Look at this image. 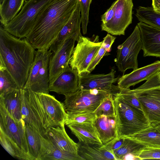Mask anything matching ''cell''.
Here are the masks:
<instances>
[{
    "label": "cell",
    "instance_id": "8fae6325",
    "mask_svg": "<svg viewBox=\"0 0 160 160\" xmlns=\"http://www.w3.org/2000/svg\"><path fill=\"white\" fill-rule=\"evenodd\" d=\"M141 49L140 30L137 25L130 35L118 47L116 64L123 75L128 69L138 68V56Z\"/></svg>",
    "mask_w": 160,
    "mask_h": 160
},
{
    "label": "cell",
    "instance_id": "8992f818",
    "mask_svg": "<svg viewBox=\"0 0 160 160\" xmlns=\"http://www.w3.org/2000/svg\"><path fill=\"white\" fill-rule=\"evenodd\" d=\"M132 90L150 125L160 122V71Z\"/></svg>",
    "mask_w": 160,
    "mask_h": 160
},
{
    "label": "cell",
    "instance_id": "9c48e42d",
    "mask_svg": "<svg viewBox=\"0 0 160 160\" xmlns=\"http://www.w3.org/2000/svg\"><path fill=\"white\" fill-rule=\"evenodd\" d=\"M21 112L26 125L33 127L44 136L50 125L37 93L21 89Z\"/></svg>",
    "mask_w": 160,
    "mask_h": 160
},
{
    "label": "cell",
    "instance_id": "ac0fdd59",
    "mask_svg": "<svg viewBox=\"0 0 160 160\" xmlns=\"http://www.w3.org/2000/svg\"><path fill=\"white\" fill-rule=\"evenodd\" d=\"M160 71V61H157L123 75L119 78L118 86L119 88H129L143 81L148 80Z\"/></svg>",
    "mask_w": 160,
    "mask_h": 160
},
{
    "label": "cell",
    "instance_id": "484cf974",
    "mask_svg": "<svg viewBox=\"0 0 160 160\" xmlns=\"http://www.w3.org/2000/svg\"><path fill=\"white\" fill-rule=\"evenodd\" d=\"M25 0H3L0 4V22L3 26L7 24L18 14Z\"/></svg>",
    "mask_w": 160,
    "mask_h": 160
},
{
    "label": "cell",
    "instance_id": "ffe728a7",
    "mask_svg": "<svg viewBox=\"0 0 160 160\" xmlns=\"http://www.w3.org/2000/svg\"><path fill=\"white\" fill-rule=\"evenodd\" d=\"M81 23V12L78 3L68 20L59 32L57 38L49 49L56 51L67 39L77 34L82 36L80 32Z\"/></svg>",
    "mask_w": 160,
    "mask_h": 160
},
{
    "label": "cell",
    "instance_id": "4dcf8cb0",
    "mask_svg": "<svg viewBox=\"0 0 160 160\" xmlns=\"http://www.w3.org/2000/svg\"><path fill=\"white\" fill-rule=\"evenodd\" d=\"M18 88L16 81L0 58V96Z\"/></svg>",
    "mask_w": 160,
    "mask_h": 160
},
{
    "label": "cell",
    "instance_id": "d6986e66",
    "mask_svg": "<svg viewBox=\"0 0 160 160\" xmlns=\"http://www.w3.org/2000/svg\"><path fill=\"white\" fill-rule=\"evenodd\" d=\"M65 125L48 128L44 137L60 150L73 154H78L80 142L76 143L67 134Z\"/></svg>",
    "mask_w": 160,
    "mask_h": 160
},
{
    "label": "cell",
    "instance_id": "f1b7e54d",
    "mask_svg": "<svg viewBox=\"0 0 160 160\" xmlns=\"http://www.w3.org/2000/svg\"><path fill=\"white\" fill-rule=\"evenodd\" d=\"M26 137L29 153L33 160H37L42 146V136L34 127L26 125Z\"/></svg>",
    "mask_w": 160,
    "mask_h": 160
},
{
    "label": "cell",
    "instance_id": "b9f144b4",
    "mask_svg": "<svg viewBox=\"0 0 160 160\" xmlns=\"http://www.w3.org/2000/svg\"><path fill=\"white\" fill-rule=\"evenodd\" d=\"M3 0H0V4H1Z\"/></svg>",
    "mask_w": 160,
    "mask_h": 160
},
{
    "label": "cell",
    "instance_id": "7c38bea8",
    "mask_svg": "<svg viewBox=\"0 0 160 160\" xmlns=\"http://www.w3.org/2000/svg\"><path fill=\"white\" fill-rule=\"evenodd\" d=\"M113 16L106 24L101 25L102 31L114 35H124L125 31L132 22V0H116Z\"/></svg>",
    "mask_w": 160,
    "mask_h": 160
},
{
    "label": "cell",
    "instance_id": "52a82bcc",
    "mask_svg": "<svg viewBox=\"0 0 160 160\" xmlns=\"http://www.w3.org/2000/svg\"><path fill=\"white\" fill-rule=\"evenodd\" d=\"M52 52L37 49L23 89L36 93L49 94V62Z\"/></svg>",
    "mask_w": 160,
    "mask_h": 160
},
{
    "label": "cell",
    "instance_id": "6da1fadb",
    "mask_svg": "<svg viewBox=\"0 0 160 160\" xmlns=\"http://www.w3.org/2000/svg\"><path fill=\"white\" fill-rule=\"evenodd\" d=\"M78 0H56L41 13L25 38L37 49H49L67 22Z\"/></svg>",
    "mask_w": 160,
    "mask_h": 160
},
{
    "label": "cell",
    "instance_id": "3957f363",
    "mask_svg": "<svg viewBox=\"0 0 160 160\" xmlns=\"http://www.w3.org/2000/svg\"><path fill=\"white\" fill-rule=\"evenodd\" d=\"M0 114V141L2 146L14 158L33 160L29 152L25 121L23 119L18 122L14 120L1 105Z\"/></svg>",
    "mask_w": 160,
    "mask_h": 160
},
{
    "label": "cell",
    "instance_id": "5bb4252c",
    "mask_svg": "<svg viewBox=\"0 0 160 160\" xmlns=\"http://www.w3.org/2000/svg\"><path fill=\"white\" fill-rule=\"evenodd\" d=\"M115 73L116 71L113 68L106 74L82 73L79 75V89H96L107 92L114 96L120 89L118 86L113 84L119 78H115Z\"/></svg>",
    "mask_w": 160,
    "mask_h": 160
},
{
    "label": "cell",
    "instance_id": "4fadbf2b",
    "mask_svg": "<svg viewBox=\"0 0 160 160\" xmlns=\"http://www.w3.org/2000/svg\"><path fill=\"white\" fill-rule=\"evenodd\" d=\"M82 36L76 34L71 37L56 51L52 52L49 62V83L53 82L69 67L75 42Z\"/></svg>",
    "mask_w": 160,
    "mask_h": 160
},
{
    "label": "cell",
    "instance_id": "d4e9b609",
    "mask_svg": "<svg viewBox=\"0 0 160 160\" xmlns=\"http://www.w3.org/2000/svg\"><path fill=\"white\" fill-rule=\"evenodd\" d=\"M85 144L80 142L78 154L84 160H117L113 154L97 145Z\"/></svg>",
    "mask_w": 160,
    "mask_h": 160
},
{
    "label": "cell",
    "instance_id": "44dd1931",
    "mask_svg": "<svg viewBox=\"0 0 160 160\" xmlns=\"http://www.w3.org/2000/svg\"><path fill=\"white\" fill-rule=\"evenodd\" d=\"M92 124L103 144L117 139L115 117L101 115L97 117Z\"/></svg>",
    "mask_w": 160,
    "mask_h": 160
},
{
    "label": "cell",
    "instance_id": "603a6c76",
    "mask_svg": "<svg viewBox=\"0 0 160 160\" xmlns=\"http://www.w3.org/2000/svg\"><path fill=\"white\" fill-rule=\"evenodd\" d=\"M0 105L2 106L8 115L16 122L21 121V89L13 90L0 96Z\"/></svg>",
    "mask_w": 160,
    "mask_h": 160
},
{
    "label": "cell",
    "instance_id": "8d00e7d4",
    "mask_svg": "<svg viewBox=\"0 0 160 160\" xmlns=\"http://www.w3.org/2000/svg\"><path fill=\"white\" fill-rule=\"evenodd\" d=\"M138 158L139 160L160 159V148L146 147L142 151Z\"/></svg>",
    "mask_w": 160,
    "mask_h": 160
},
{
    "label": "cell",
    "instance_id": "836d02e7",
    "mask_svg": "<svg viewBox=\"0 0 160 160\" xmlns=\"http://www.w3.org/2000/svg\"><path fill=\"white\" fill-rule=\"evenodd\" d=\"M97 117L94 112L74 115L68 114L65 124L67 125L72 123H92Z\"/></svg>",
    "mask_w": 160,
    "mask_h": 160
},
{
    "label": "cell",
    "instance_id": "f35d334b",
    "mask_svg": "<svg viewBox=\"0 0 160 160\" xmlns=\"http://www.w3.org/2000/svg\"><path fill=\"white\" fill-rule=\"evenodd\" d=\"M116 6V2L114 1L111 7L102 14L101 17L102 23L101 25H104L109 22L112 18Z\"/></svg>",
    "mask_w": 160,
    "mask_h": 160
},
{
    "label": "cell",
    "instance_id": "277c9868",
    "mask_svg": "<svg viewBox=\"0 0 160 160\" xmlns=\"http://www.w3.org/2000/svg\"><path fill=\"white\" fill-rule=\"evenodd\" d=\"M117 139L128 137L150 127L143 111L124 101L115 94L113 96Z\"/></svg>",
    "mask_w": 160,
    "mask_h": 160
},
{
    "label": "cell",
    "instance_id": "e0dca14e",
    "mask_svg": "<svg viewBox=\"0 0 160 160\" xmlns=\"http://www.w3.org/2000/svg\"><path fill=\"white\" fill-rule=\"evenodd\" d=\"M79 74L77 69L69 66L53 82L49 83V91L64 96L79 89Z\"/></svg>",
    "mask_w": 160,
    "mask_h": 160
},
{
    "label": "cell",
    "instance_id": "83f0119b",
    "mask_svg": "<svg viewBox=\"0 0 160 160\" xmlns=\"http://www.w3.org/2000/svg\"><path fill=\"white\" fill-rule=\"evenodd\" d=\"M124 138L122 145L112 152L116 160H121L124 156L129 153L133 154L139 158V155L142 151L147 147L132 138L128 137Z\"/></svg>",
    "mask_w": 160,
    "mask_h": 160
},
{
    "label": "cell",
    "instance_id": "d590c367",
    "mask_svg": "<svg viewBox=\"0 0 160 160\" xmlns=\"http://www.w3.org/2000/svg\"><path fill=\"white\" fill-rule=\"evenodd\" d=\"M115 94L127 103L142 110L139 100L129 88H120L119 92Z\"/></svg>",
    "mask_w": 160,
    "mask_h": 160
},
{
    "label": "cell",
    "instance_id": "5b68a950",
    "mask_svg": "<svg viewBox=\"0 0 160 160\" xmlns=\"http://www.w3.org/2000/svg\"><path fill=\"white\" fill-rule=\"evenodd\" d=\"M55 0H25L19 12L7 24L3 26L4 28L17 38H26L40 15Z\"/></svg>",
    "mask_w": 160,
    "mask_h": 160
},
{
    "label": "cell",
    "instance_id": "7402d4cb",
    "mask_svg": "<svg viewBox=\"0 0 160 160\" xmlns=\"http://www.w3.org/2000/svg\"><path fill=\"white\" fill-rule=\"evenodd\" d=\"M84 160L78 154L63 151L44 136L42 137V146L37 160Z\"/></svg>",
    "mask_w": 160,
    "mask_h": 160
},
{
    "label": "cell",
    "instance_id": "4316f807",
    "mask_svg": "<svg viewBox=\"0 0 160 160\" xmlns=\"http://www.w3.org/2000/svg\"><path fill=\"white\" fill-rule=\"evenodd\" d=\"M135 140L147 147L160 148V131L150 126L139 132L128 137Z\"/></svg>",
    "mask_w": 160,
    "mask_h": 160
},
{
    "label": "cell",
    "instance_id": "e575fe53",
    "mask_svg": "<svg viewBox=\"0 0 160 160\" xmlns=\"http://www.w3.org/2000/svg\"><path fill=\"white\" fill-rule=\"evenodd\" d=\"M92 0H78L81 19L82 32L83 34L87 33V26L89 22L90 7Z\"/></svg>",
    "mask_w": 160,
    "mask_h": 160
},
{
    "label": "cell",
    "instance_id": "cb8c5ba5",
    "mask_svg": "<svg viewBox=\"0 0 160 160\" xmlns=\"http://www.w3.org/2000/svg\"><path fill=\"white\" fill-rule=\"evenodd\" d=\"M79 142L85 144L101 145L99 139L92 123H72L67 125Z\"/></svg>",
    "mask_w": 160,
    "mask_h": 160
},
{
    "label": "cell",
    "instance_id": "ba28073f",
    "mask_svg": "<svg viewBox=\"0 0 160 160\" xmlns=\"http://www.w3.org/2000/svg\"><path fill=\"white\" fill-rule=\"evenodd\" d=\"M111 94L107 92L96 89H79L65 96L64 108L68 114L93 112L102 101Z\"/></svg>",
    "mask_w": 160,
    "mask_h": 160
},
{
    "label": "cell",
    "instance_id": "1f68e13d",
    "mask_svg": "<svg viewBox=\"0 0 160 160\" xmlns=\"http://www.w3.org/2000/svg\"><path fill=\"white\" fill-rule=\"evenodd\" d=\"M116 37L108 33L104 38L102 42L95 58L89 65L87 73H90L99 63L102 57L107 55L110 52L111 46L116 39Z\"/></svg>",
    "mask_w": 160,
    "mask_h": 160
},
{
    "label": "cell",
    "instance_id": "30bf717a",
    "mask_svg": "<svg viewBox=\"0 0 160 160\" xmlns=\"http://www.w3.org/2000/svg\"><path fill=\"white\" fill-rule=\"evenodd\" d=\"M77 42L69 64L71 68L77 69L80 75L87 73L88 68L96 56L102 41L100 42L99 36L94 35L91 38L80 36Z\"/></svg>",
    "mask_w": 160,
    "mask_h": 160
},
{
    "label": "cell",
    "instance_id": "7a4b0ae2",
    "mask_svg": "<svg viewBox=\"0 0 160 160\" xmlns=\"http://www.w3.org/2000/svg\"><path fill=\"white\" fill-rule=\"evenodd\" d=\"M35 49L25 38H17L0 27V58L20 89L27 81Z\"/></svg>",
    "mask_w": 160,
    "mask_h": 160
},
{
    "label": "cell",
    "instance_id": "2e32d148",
    "mask_svg": "<svg viewBox=\"0 0 160 160\" xmlns=\"http://www.w3.org/2000/svg\"><path fill=\"white\" fill-rule=\"evenodd\" d=\"M139 27L143 56L160 58V29L140 22Z\"/></svg>",
    "mask_w": 160,
    "mask_h": 160
},
{
    "label": "cell",
    "instance_id": "d6a6232c",
    "mask_svg": "<svg viewBox=\"0 0 160 160\" xmlns=\"http://www.w3.org/2000/svg\"><path fill=\"white\" fill-rule=\"evenodd\" d=\"M112 94L104 98L100 105L94 112L97 116L104 115L108 117H115V112L113 103Z\"/></svg>",
    "mask_w": 160,
    "mask_h": 160
},
{
    "label": "cell",
    "instance_id": "9a60e30c",
    "mask_svg": "<svg viewBox=\"0 0 160 160\" xmlns=\"http://www.w3.org/2000/svg\"><path fill=\"white\" fill-rule=\"evenodd\" d=\"M37 94L47 115L50 127L65 125L68 114L65 110L63 103L49 94Z\"/></svg>",
    "mask_w": 160,
    "mask_h": 160
},
{
    "label": "cell",
    "instance_id": "f546056e",
    "mask_svg": "<svg viewBox=\"0 0 160 160\" xmlns=\"http://www.w3.org/2000/svg\"><path fill=\"white\" fill-rule=\"evenodd\" d=\"M136 16L138 20L160 29V13L156 12L152 7H139Z\"/></svg>",
    "mask_w": 160,
    "mask_h": 160
},
{
    "label": "cell",
    "instance_id": "60d3db41",
    "mask_svg": "<svg viewBox=\"0 0 160 160\" xmlns=\"http://www.w3.org/2000/svg\"><path fill=\"white\" fill-rule=\"evenodd\" d=\"M151 126L155 127L160 131V122L153 124Z\"/></svg>",
    "mask_w": 160,
    "mask_h": 160
},
{
    "label": "cell",
    "instance_id": "ab89813d",
    "mask_svg": "<svg viewBox=\"0 0 160 160\" xmlns=\"http://www.w3.org/2000/svg\"><path fill=\"white\" fill-rule=\"evenodd\" d=\"M152 7L156 12L160 13V0H152Z\"/></svg>",
    "mask_w": 160,
    "mask_h": 160
},
{
    "label": "cell",
    "instance_id": "74e56055",
    "mask_svg": "<svg viewBox=\"0 0 160 160\" xmlns=\"http://www.w3.org/2000/svg\"><path fill=\"white\" fill-rule=\"evenodd\" d=\"M124 140V138L119 139H117L107 144L99 145V147L100 149L106 150L112 153L122 145Z\"/></svg>",
    "mask_w": 160,
    "mask_h": 160
}]
</instances>
